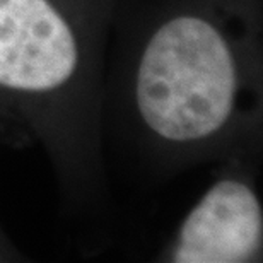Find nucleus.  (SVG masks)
Instances as JSON below:
<instances>
[{
    "label": "nucleus",
    "instance_id": "nucleus-1",
    "mask_svg": "<svg viewBox=\"0 0 263 263\" xmlns=\"http://www.w3.org/2000/svg\"><path fill=\"white\" fill-rule=\"evenodd\" d=\"M103 120L154 180L263 149V0H118Z\"/></svg>",
    "mask_w": 263,
    "mask_h": 263
},
{
    "label": "nucleus",
    "instance_id": "nucleus-2",
    "mask_svg": "<svg viewBox=\"0 0 263 263\" xmlns=\"http://www.w3.org/2000/svg\"><path fill=\"white\" fill-rule=\"evenodd\" d=\"M118 0H0V122L38 145L62 205L109 203L104 76Z\"/></svg>",
    "mask_w": 263,
    "mask_h": 263
},
{
    "label": "nucleus",
    "instance_id": "nucleus-3",
    "mask_svg": "<svg viewBox=\"0 0 263 263\" xmlns=\"http://www.w3.org/2000/svg\"><path fill=\"white\" fill-rule=\"evenodd\" d=\"M263 149H246L215 162L209 186L183 215L152 261L260 263L263 260Z\"/></svg>",
    "mask_w": 263,
    "mask_h": 263
},
{
    "label": "nucleus",
    "instance_id": "nucleus-4",
    "mask_svg": "<svg viewBox=\"0 0 263 263\" xmlns=\"http://www.w3.org/2000/svg\"><path fill=\"white\" fill-rule=\"evenodd\" d=\"M21 261H29V258L14 243L12 238L5 233L2 226H0V263H21Z\"/></svg>",
    "mask_w": 263,
    "mask_h": 263
},
{
    "label": "nucleus",
    "instance_id": "nucleus-5",
    "mask_svg": "<svg viewBox=\"0 0 263 263\" xmlns=\"http://www.w3.org/2000/svg\"><path fill=\"white\" fill-rule=\"evenodd\" d=\"M0 147H24L23 140L4 122H0Z\"/></svg>",
    "mask_w": 263,
    "mask_h": 263
}]
</instances>
